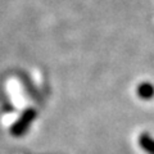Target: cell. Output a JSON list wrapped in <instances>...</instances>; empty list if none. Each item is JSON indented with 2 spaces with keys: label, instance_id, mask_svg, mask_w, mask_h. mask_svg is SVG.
<instances>
[{
  "label": "cell",
  "instance_id": "cell-1",
  "mask_svg": "<svg viewBox=\"0 0 154 154\" xmlns=\"http://www.w3.org/2000/svg\"><path fill=\"white\" fill-rule=\"evenodd\" d=\"M141 145H143V148H145L148 152L154 153V143L149 140V137L144 136V137L141 139Z\"/></svg>",
  "mask_w": 154,
  "mask_h": 154
}]
</instances>
